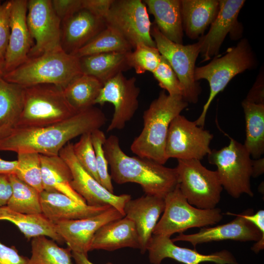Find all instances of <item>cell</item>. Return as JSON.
I'll return each mask as SVG.
<instances>
[{"mask_svg": "<svg viewBox=\"0 0 264 264\" xmlns=\"http://www.w3.org/2000/svg\"><path fill=\"white\" fill-rule=\"evenodd\" d=\"M106 121L104 113L92 106L64 121L47 126L37 128H14L0 140V151L59 155L60 151L70 140L100 129Z\"/></svg>", "mask_w": 264, "mask_h": 264, "instance_id": "1", "label": "cell"}, {"mask_svg": "<svg viewBox=\"0 0 264 264\" xmlns=\"http://www.w3.org/2000/svg\"><path fill=\"white\" fill-rule=\"evenodd\" d=\"M103 147L111 180L116 183H137L146 195L162 198L177 186L175 168L166 167L149 159L128 155L122 150L117 136L111 135L106 138Z\"/></svg>", "mask_w": 264, "mask_h": 264, "instance_id": "2", "label": "cell"}, {"mask_svg": "<svg viewBox=\"0 0 264 264\" xmlns=\"http://www.w3.org/2000/svg\"><path fill=\"white\" fill-rule=\"evenodd\" d=\"M188 106L182 96L161 91L144 111L143 129L132 141L131 151L137 156L164 165L168 160L165 146L170 123Z\"/></svg>", "mask_w": 264, "mask_h": 264, "instance_id": "3", "label": "cell"}, {"mask_svg": "<svg viewBox=\"0 0 264 264\" xmlns=\"http://www.w3.org/2000/svg\"><path fill=\"white\" fill-rule=\"evenodd\" d=\"M82 74L79 58L60 47L29 58L15 69L5 73L2 78L23 87L52 84L64 89Z\"/></svg>", "mask_w": 264, "mask_h": 264, "instance_id": "4", "label": "cell"}, {"mask_svg": "<svg viewBox=\"0 0 264 264\" xmlns=\"http://www.w3.org/2000/svg\"><path fill=\"white\" fill-rule=\"evenodd\" d=\"M257 61L246 39H242L238 44L229 48L222 56H215L207 65L196 67L195 79L196 81L206 80L210 87L209 97L202 111L194 122L203 128L208 109L217 95L222 91L236 75L254 68Z\"/></svg>", "mask_w": 264, "mask_h": 264, "instance_id": "5", "label": "cell"}, {"mask_svg": "<svg viewBox=\"0 0 264 264\" xmlns=\"http://www.w3.org/2000/svg\"><path fill=\"white\" fill-rule=\"evenodd\" d=\"M25 88L23 108L15 128H37L54 124L74 115L63 89L52 84Z\"/></svg>", "mask_w": 264, "mask_h": 264, "instance_id": "6", "label": "cell"}, {"mask_svg": "<svg viewBox=\"0 0 264 264\" xmlns=\"http://www.w3.org/2000/svg\"><path fill=\"white\" fill-rule=\"evenodd\" d=\"M163 214L153 235L170 237L176 233H183L191 228H202L214 225L223 218L220 209H203L190 204L178 185L164 198Z\"/></svg>", "mask_w": 264, "mask_h": 264, "instance_id": "7", "label": "cell"}, {"mask_svg": "<svg viewBox=\"0 0 264 264\" xmlns=\"http://www.w3.org/2000/svg\"><path fill=\"white\" fill-rule=\"evenodd\" d=\"M230 138V142L220 150H211L207 155L209 162L217 166L221 184L232 198L242 194L254 196L251 189L252 160L243 144Z\"/></svg>", "mask_w": 264, "mask_h": 264, "instance_id": "8", "label": "cell"}, {"mask_svg": "<svg viewBox=\"0 0 264 264\" xmlns=\"http://www.w3.org/2000/svg\"><path fill=\"white\" fill-rule=\"evenodd\" d=\"M175 169L178 187L190 204L203 209L216 208L223 189L216 171L197 159L177 160Z\"/></svg>", "mask_w": 264, "mask_h": 264, "instance_id": "9", "label": "cell"}, {"mask_svg": "<svg viewBox=\"0 0 264 264\" xmlns=\"http://www.w3.org/2000/svg\"><path fill=\"white\" fill-rule=\"evenodd\" d=\"M151 34L160 55L177 76L184 99L188 103H196L201 92L194 76L196 60L200 54L198 42L187 45L174 43L162 35L154 24L152 25Z\"/></svg>", "mask_w": 264, "mask_h": 264, "instance_id": "10", "label": "cell"}, {"mask_svg": "<svg viewBox=\"0 0 264 264\" xmlns=\"http://www.w3.org/2000/svg\"><path fill=\"white\" fill-rule=\"evenodd\" d=\"M105 22L106 26L119 32L133 49L139 44L156 47L151 34L152 23L143 0H114Z\"/></svg>", "mask_w": 264, "mask_h": 264, "instance_id": "11", "label": "cell"}, {"mask_svg": "<svg viewBox=\"0 0 264 264\" xmlns=\"http://www.w3.org/2000/svg\"><path fill=\"white\" fill-rule=\"evenodd\" d=\"M213 134L179 114L170 123L165 146L168 159L200 160L211 151Z\"/></svg>", "mask_w": 264, "mask_h": 264, "instance_id": "12", "label": "cell"}, {"mask_svg": "<svg viewBox=\"0 0 264 264\" xmlns=\"http://www.w3.org/2000/svg\"><path fill=\"white\" fill-rule=\"evenodd\" d=\"M134 77L127 78L120 72L103 84L95 104L114 106V113L107 132L122 130L133 117L139 105L140 88Z\"/></svg>", "mask_w": 264, "mask_h": 264, "instance_id": "13", "label": "cell"}, {"mask_svg": "<svg viewBox=\"0 0 264 264\" xmlns=\"http://www.w3.org/2000/svg\"><path fill=\"white\" fill-rule=\"evenodd\" d=\"M59 155L70 168L72 176V188L86 200L87 204L93 206L109 205L125 217L124 207L132 198L130 195H116L109 192L86 172L74 155L72 143L68 142L60 151Z\"/></svg>", "mask_w": 264, "mask_h": 264, "instance_id": "14", "label": "cell"}, {"mask_svg": "<svg viewBox=\"0 0 264 264\" xmlns=\"http://www.w3.org/2000/svg\"><path fill=\"white\" fill-rule=\"evenodd\" d=\"M26 21L35 41L28 58L61 47V22L54 11L51 0H27Z\"/></svg>", "mask_w": 264, "mask_h": 264, "instance_id": "15", "label": "cell"}, {"mask_svg": "<svg viewBox=\"0 0 264 264\" xmlns=\"http://www.w3.org/2000/svg\"><path fill=\"white\" fill-rule=\"evenodd\" d=\"M226 214L234 216L236 218L224 224L202 227L198 232L194 234L180 233L172 241L174 242L177 241L187 242L195 247L198 244L215 241H254L256 242L251 248L253 251L258 253L264 249V236L253 224L242 217L241 214L227 212Z\"/></svg>", "mask_w": 264, "mask_h": 264, "instance_id": "16", "label": "cell"}, {"mask_svg": "<svg viewBox=\"0 0 264 264\" xmlns=\"http://www.w3.org/2000/svg\"><path fill=\"white\" fill-rule=\"evenodd\" d=\"M218 14L208 33L199 38L200 54L202 62L216 56L224 39L229 33L231 39L242 36V26L238 21V16L245 1L244 0H219Z\"/></svg>", "mask_w": 264, "mask_h": 264, "instance_id": "17", "label": "cell"}, {"mask_svg": "<svg viewBox=\"0 0 264 264\" xmlns=\"http://www.w3.org/2000/svg\"><path fill=\"white\" fill-rule=\"evenodd\" d=\"M149 260L152 264H161L166 258L184 264H199L212 262L216 264H239L228 250H222L210 254L198 253L196 249L176 245L170 237L153 235L147 247Z\"/></svg>", "mask_w": 264, "mask_h": 264, "instance_id": "18", "label": "cell"}, {"mask_svg": "<svg viewBox=\"0 0 264 264\" xmlns=\"http://www.w3.org/2000/svg\"><path fill=\"white\" fill-rule=\"evenodd\" d=\"M124 217L110 207L103 212L85 219L62 220L55 223L56 230L72 252L88 256L93 238L104 224Z\"/></svg>", "mask_w": 264, "mask_h": 264, "instance_id": "19", "label": "cell"}, {"mask_svg": "<svg viewBox=\"0 0 264 264\" xmlns=\"http://www.w3.org/2000/svg\"><path fill=\"white\" fill-rule=\"evenodd\" d=\"M27 0H11L10 34L4 56V74L24 63L33 46L27 24Z\"/></svg>", "mask_w": 264, "mask_h": 264, "instance_id": "20", "label": "cell"}, {"mask_svg": "<svg viewBox=\"0 0 264 264\" xmlns=\"http://www.w3.org/2000/svg\"><path fill=\"white\" fill-rule=\"evenodd\" d=\"M106 27L104 19L82 8L61 22V47L72 55Z\"/></svg>", "mask_w": 264, "mask_h": 264, "instance_id": "21", "label": "cell"}, {"mask_svg": "<svg viewBox=\"0 0 264 264\" xmlns=\"http://www.w3.org/2000/svg\"><path fill=\"white\" fill-rule=\"evenodd\" d=\"M164 206V198L148 195L131 198L125 205V217L131 220L135 225L141 254L147 251V245Z\"/></svg>", "mask_w": 264, "mask_h": 264, "instance_id": "22", "label": "cell"}, {"mask_svg": "<svg viewBox=\"0 0 264 264\" xmlns=\"http://www.w3.org/2000/svg\"><path fill=\"white\" fill-rule=\"evenodd\" d=\"M40 203L42 214L54 223L62 220L89 218L111 207L83 204L64 194L44 190L40 193Z\"/></svg>", "mask_w": 264, "mask_h": 264, "instance_id": "23", "label": "cell"}, {"mask_svg": "<svg viewBox=\"0 0 264 264\" xmlns=\"http://www.w3.org/2000/svg\"><path fill=\"white\" fill-rule=\"evenodd\" d=\"M124 247L139 249L135 225L126 217L111 221L101 226L93 238L90 251L101 249L112 251Z\"/></svg>", "mask_w": 264, "mask_h": 264, "instance_id": "24", "label": "cell"}, {"mask_svg": "<svg viewBox=\"0 0 264 264\" xmlns=\"http://www.w3.org/2000/svg\"><path fill=\"white\" fill-rule=\"evenodd\" d=\"M148 12L153 15L154 24L168 39L182 44L180 0H144Z\"/></svg>", "mask_w": 264, "mask_h": 264, "instance_id": "25", "label": "cell"}, {"mask_svg": "<svg viewBox=\"0 0 264 264\" xmlns=\"http://www.w3.org/2000/svg\"><path fill=\"white\" fill-rule=\"evenodd\" d=\"M183 30L191 39L202 36L219 9L217 0H180Z\"/></svg>", "mask_w": 264, "mask_h": 264, "instance_id": "26", "label": "cell"}, {"mask_svg": "<svg viewBox=\"0 0 264 264\" xmlns=\"http://www.w3.org/2000/svg\"><path fill=\"white\" fill-rule=\"evenodd\" d=\"M40 155L44 190L59 192L79 203L87 204L71 187L72 176L66 163L59 155Z\"/></svg>", "mask_w": 264, "mask_h": 264, "instance_id": "27", "label": "cell"}, {"mask_svg": "<svg viewBox=\"0 0 264 264\" xmlns=\"http://www.w3.org/2000/svg\"><path fill=\"white\" fill-rule=\"evenodd\" d=\"M0 220H7L13 223L28 240L45 236L59 244L65 242L57 232L55 224L43 214L21 213L5 206L0 208Z\"/></svg>", "mask_w": 264, "mask_h": 264, "instance_id": "28", "label": "cell"}, {"mask_svg": "<svg viewBox=\"0 0 264 264\" xmlns=\"http://www.w3.org/2000/svg\"><path fill=\"white\" fill-rule=\"evenodd\" d=\"M128 52L103 53L79 58L82 72L95 77L104 84L131 68L127 60Z\"/></svg>", "mask_w": 264, "mask_h": 264, "instance_id": "29", "label": "cell"}, {"mask_svg": "<svg viewBox=\"0 0 264 264\" xmlns=\"http://www.w3.org/2000/svg\"><path fill=\"white\" fill-rule=\"evenodd\" d=\"M245 121V149L253 159L264 153V104H256L243 100L242 103Z\"/></svg>", "mask_w": 264, "mask_h": 264, "instance_id": "30", "label": "cell"}, {"mask_svg": "<svg viewBox=\"0 0 264 264\" xmlns=\"http://www.w3.org/2000/svg\"><path fill=\"white\" fill-rule=\"evenodd\" d=\"M103 86L95 77L82 74L74 79L63 91L68 102L79 112L93 106Z\"/></svg>", "mask_w": 264, "mask_h": 264, "instance_id": "31", "label": "cell"}, {"mask_svg": "<svg viewBox=\"0 0 264 264\" xmlns=\"http://www.w3.org/2000/svg\"><path fill=\"white\" fill-rule=\"evenodd\" d=\"M24 95V87L0 77V127H16L23 108Z\"/></svg>", "mask_w": 264, "mask_h": 264, "instance_id": "32", "label": "cell"}, {"mask_svg": "<svg viewBox=\"0 0 264 264\" xmlns=\"http://www.w3.org/2000/svg\"><path fill=\"white\" fill-rule=\"evenodd\" d=\"M12 194L6 206L15 212L27 214H42L40 193L20 179L15 174L9 175Z\"/></svg>", "mask_w": 264, "mask_h": 264, "instance_id": "33", "label": "cell"}, {"mask_svg": "<svg viewBox=\"0 0 264 264\" xmlns=\"http://www.w3.org/2000/svg\"><path fill=\"white\" fill-rule=\"evenodd\" d=\"M132 47L123 37L113 28L106 27L73 55L78 58L95 54L127 52Z\"/></svg>", "mask_w": 264, "mask_h": 264, "instance_id": "34", "label": "cell"}, {"mask_svg": "<svg viewBox=\"0 0 264 264\" xmlns=\"http://www.w3.org/2000/svg\"><path fill=\"white\" fill-rule=\"evenodd\" d=\"M29 264H73L72 251L68 247H60L45 236L32 239Z\"/></svg>", "mask_w": 264, "mask_h": 264, "instance_id": "35", "label": "cell"}, {"mask_svg": "<svg viewBox=\"0 0 264 264\" xmlns=\"http://www.w3.org/2000/svg\"><path fill=\"white\" fill-rule=\"evenodd\" d=\"M15 175L21 180L41 193L43 190L41 155L32 152L17 154Z\"/></svg>", "mask_w": 264, "mask_h": 264, "instance_id": "36", "label": "cell"}, {"mask_svg": "<svg viewBox=\"0 0 264 264\" xmlns=\"http://www.w3.org/2000/svg\"><path fill=\"white\" fill-rule=\"evenodd\" d=\"M161 55L156 47L143 44H138L133 50L127 53V60L130 68L136 73L143 74L146 71L153 72L157 67Z\"/></svg>", "mask_w": 264, "mask_h": 264, "instance_id": "37", "label": "cell"}, {"mask_svg": "<svg viewBox=\"0 0 264 264\" xmlns=\"http://www.w3.org/2000/svg\"><path fill=\"white\" fill-rule=\"evenodd\" d=\"M73 151L82 168L100 183L91 133L81 135L80 139L73 144Z\"/></svg>", "mask_w": 264, "mask_h": 264, "instance_id": "38", "label": "cell"}, {"mask_svg": "<svg viewBox=\"0 0 264 264\" xmlns=\"http://www.w3.org/2000/svg\"><path fill=\"white\" fill-rule=\"evenodd\" d=\"M91 136L95 153L96 166L100 183L109 192L113 193L112 180L108 171L109 164L103 147L107 138L105 134L100 129H98L91 133Z\"/></svg>", "mask_w": 264, "mask_h": 264, "instance_id": "39", "label": "cell"}, {"mask_svg": "<svg viewBox=\"0 0 264 264\" xmlns=\"http://www.w3.org/2000/svg\"><path fill=\"white\" fill-rule=\"evenodd\" d=\"M159 86L171 95L182 96L183 90L177 76L167 61L161 55L160 62L152 72Z\"/></svg>", "mask_w": 264, "mask_h": 264, "instance_id": "40", "label": "cell"}, {"mask_svg": "<svg viewBox=\"0 0 264 264\" xmlns=\"http://www.w3.org/2000/svg\"><path fill=\"white\" fill-rule=\"evenodd\" d=\"M11 0L0 5V58L4 60L10 34Z\"/></svg>", "mask_w": 264, "mask_h": 264, "instance_id": "41", "label": "cell"}, {"mask_svg": "<svg viewBox=\"0 0 264 264\" xmlns=\"http://www.w3.org/2000/svg\"><path fill=\"white\" fill-rule=\"evenodd\" d=\"M56 15L63 22L82 9V0H51Z\"/></svg>", "mask_w": 264, "mask_h": 264, "instance_id": "42", "label": "cell"}, {"mask_svg": "<svg viewBox=\"0 0 264 264\" xmlns=\"http://www.w3.org/2000/svg\"><path fill=\"white\" fill-rule=\"evenodd\" d=\"M0 264H29V258L21 255L14 246H8L0 241Z\"/></svg>", "mask_w": 264, "mask_h": 264, "instance_id": "43", "label": "cell"}, {"mask_svg": "<svg viewBox=\"0 0 264 264\" xmlns=\"http://www.w3.org/2000/svg\"><path fill=\"white\" fill-rule=\"evenodd\" d=\"M114 0H82V8L105 20Z\"/></svg>", "mask_w": 264, "mask_h": 264, "instance_id": "44", "label": "cell"}, {"mask_svg": "<svg viewBox=\"0 0 264 264\" xmlns=\"http://www.w3.org/2000/svg\"><path fill=\"white\" fill-rule=\"evenodd\" d=\"M264 86L263 73L261 72L244 100L251 103L264 104Z\"/></svg>", "mask_w": 264, "mask_h": 264, "instance_id": "45", "label": "cell"}, {"mask_svg": "<svg viewBox=\"0 0 264 264\" xmlns=\"http://www.w3.org/2000/svg\"><path fill=\"white\" fill-rule=\"evenodd\" d=\"M12 194L8 175H0V208L6 206Z\"/></svg>", "mask_w": 264, "mask_h": 264, "instance_id": "46", "label": "cell"}, {"mask_svg": "<svg viewBox=\"0 0 264 264\" xmlns=\"http://www.w3.org/2000/svg\"><path fill=\"white\" fill-rule=\"evenodd\" d=\"M17 165V160L8 161L0 158V175L15 174Z\"/></svg>", "mask_w": 264, "mask_h": 264, "instance_id": "47", "label": "cell"}, {"mask_svg": "<svg viewBox=\"0 0 264 264\" xmlns=\"http://www.w3.org/2000/svg\"><path fill=\"white\" fill-rule=\"evenodd\" d=\"M264 172V158L252 159V177H257L262 175Z\"/></svg>", "mask_w": 264, "mask_h": 264, "instance_id": "48", "label": "cell"}, {"mask_svg": "<svg viewBox=\"0 0 264 264\" xmlns=\"http://www.w3.org/2000/svg\"><path fill=\"white\" fill-rule=\"evenodd\" d=\"M72 256L74 260L75 264H94L88 260V256L83 254L72 252ZM107 264H113L109 262Z\"/></svg>", "mask_w": 264, "mask_h": 264, "instance_id": "49", "label": "cell"}, {"mask_svg": "<svg viewBox=\"0 0 264 264\" xmlns=\"http://www.w3.org/2000/svg\"><path fill=\"white\" fill-rule=\"evenodd\" d=\"M13 128L9 126L0 127V140L7 136Z\"/></svg>", "mask_w": 264, "mask_h": 264, "instance_id": "50", "label": "cell"}, {"mask_svg": "<svg viewBox=\"0 0 264 264\" xmlns=\"http://www.w3.org/2000/svg\"><path fill=\"white\" fill-rule=\"evenodd\" d=\"M4 73V60L0 58V77H2Z\"/></svg>", "mask_w": 264, "mask_h": 264, "instance_id": "51", "label": "cell"}, {"mask_svg": "<svg viewBox=\"0 0 264 264\" xmlns=\"http://www.w3.org/2000/svg\"><path fill=\"white\" fill-rule=\"evenodd\" d=\"M1 4V1L0 0V5Z\"/></svg>", "mask_w": 264, "mask_h": 264, "instance_id": "52", "label": "cell"}]
</instances>
